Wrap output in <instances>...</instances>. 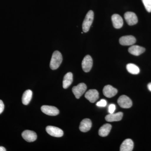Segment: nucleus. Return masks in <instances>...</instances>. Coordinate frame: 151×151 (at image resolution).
Masks as SVG:
<instances>
[{
    "label": "nucleus",
    "instance_id": "f03ea898",
    "mask_svg": "<svg viewBox=\"0 0 151 151\" xmlns=\"http://www.w3.org/2000/svg\"><path fill=\"white\" fill-rule=\"evenodd\" d=\"M94 17V12L92 10L89 11L86 14L82 24V29L84 32H87L89 31L93 22Z\"/></svg>",
    "mask_w": 151,
    "mask_h": 151
},
{
    "label": "nucleus",
    "instance_id": "ddd939ff",
    "mask_svg": "<svg viewBox=\"0 0 151 151\" xmlns=\"http://www.w3.org/2000/svg\"><path fill=\"white\" fill-rule=\"evenodd\" d=\"M123 113L119 112L116 113H110L105 116V119L108 122H119L122 120Z\"/></svg>",
    "mask_w": 151,
    "mask_h": 151
},
{
    "label": "nucleus",
    "instance_id": "20e7f679",
    "mask_svg": "<svg viewBox=\"0 0 151 151\" xmlns=\"http://www.w3.org/2000/svg\"><path fill=\"white\" fill-rule=\"evenodd\" d=\"M42 111L45 114L50 116H55L58 115L59 111L54 106L43 105L41 108Z\"/></svg>",
    "mask_w": 151,
    "mask_h": 151
},
{
    "label": "nucleus",
    "instance_id": "b1692460",
    "mask_svg": "<svg viewBox=\"0 0 151 151\" xmlns=\"http://www.w3.org/2000/svg\"><path fill=\"white\" fill-rule=\"evenodd\" d=\"M116 105L113 104H111L108 107V112L109 113H114L116 110Z\"/></svg>",
    "mask_w": 151,
    "mask_h": 151
},
{
    "label": "nucleus",
    "instance_id": "6ab92c4d",
    "mask_svg": "<svg viewBox=\"0 0 151 151\" xmlns=\"http://www.w3.org/2000/svg\"><path fill=\"white\" fill-rule=\"evenodd\" d=\"M112 126L111 124H104L99 130V134L102 137H105L108 136L111 132Z\"/></svg>",
    "mask_w": 151,
    "mask_h": 151
},
{
    "label": "nucleus",
    "instance_id": "5701e85b",
    "mask_svg": "<svg viewBox=\"0 0 151 151\" xmlns=\"http://www.w3.org/2000/svg\"><path fill=\"white\" fill-rule=\"evenodd\" d=\"M107 101L104 99L100 100V101L97 102L96 105L98 107H105L107 105Z\"/></svg>",
    "mask_w": 151,
    "mask_h": 151
},
{
    "label": "nucleus",
    "instance_id": "f257e3e1",
    "mask_svg": "<svg viewBox=\"0 0 151 151\" xmlns=\"http://www.w3.org/2000/svg\"><path fill=\"white\" fill-rule=\"evenodd\" d=\"M62 55L59 51L56 50L53 52L50 60V66L52 70H56L58 68L62 62Z\"/></svg>",
    "mask_w": 151,
    "mask_h": 151
},
{
    "label": "nucleus",
    "instance_id": "393cba45",
    "mask_svg": "<svg viewBox=\"0 0 151 151\" xmlns=\"http://www.w3.org/2000/svg\"><path fill=\"white\" fill-rule=\"evenodd\" d=\"M4 109V105L1 100H0V114L2 113Z\"/></svg>",
    "mask_w": 151,
    "mask_h": 151
},
{
    "label": "nucleus",
    "instance_id": "423d86ee",
    "mask_svg": "<svg viewBox=\"0 0 151 151\" xmlns=\"http://www.w3.org/2000/svg\"><path fill=\"white\" fill-rule=\"evenodd\" d=\"M118 103L120 107L123 108H129L132 107V102L129 97L125 95L120 96L118 99Z\"/></svg>",
    "mask_w": 151,
    "mask_h": 151
},
{
    "label": "nucleus",
    "instance_id": "6e6552de",
    "mask_svg": "<svg viewBox=\"0 0 151 151\" xmlns=\"http://www.w3.org/2000/svg\"><path fill=\"white\" fill-rule=\"evenodd\" d=\"M124 16L126 22L129 25H134L137 23V17L134 13L132 12H127L124 14Z\"/></svg>",
    "mask_w": 151,
    "mask_h": 151
},
{
    "label": "nucleus",
    "instance_id": "f8f14e48",
    "mask_svg": "<svg viewBox=\"0 0 151 151\" xmlns=\"http://www.w3.org/2000/svg\"><path fill=\"white\" fill-rule=\"evenodd\" d=\"M118 93V90L110 85L105 86L103 89V94L106 97L111 98L115 96Z\"/></svg>",
    "mask_w": 151,
    "mask_h": 151
},
{
    "label": "nucleus",
    "instance_id": "aec40b11",
    "mask_svg": "<svg viewBox=\"0 0 151 151\" xmlns=\"http://www.w3.org/2000/svg\"><path fill=\"white\" fill-rule=\"evenodd\" d=\"M32 92L31 90L28 89L25 91L22 97V102L23 104L26 105H28L32 98Z\"/></svg>",
    "mask_w": 151,
    "mask_h": 151
},
{
    "label": "nucleus",
    "instance_id": "2eb2a0df",
    "mask_svg": "<svg viewBox=\"0 0 151 151\" xmlns=\"http://www.w3.org/2000/svg\"><path fill=\"white\" fill-rule=\"evenodd\" d=\"M134 144L131 139H127L122 143L120 147L121 151H132L134 148Z\"/></svg>",
    "mask_w": 151,
    "mask_h": 151
},
{
    "label": "nucleus",
    "instance_id": "a878e982",
    "mask_svg": "<svg viewBox=\"0 0 151 151\" xmlns=\"http://www.w3.org/2000/svg\"><path fill=\"white\" fill-rule=\"evenodd\" d=\"M6 150L4 147L0 146V151H6Z\"/></svg>",
    "mask_w": 151,
    "mask_h": 151
},
{
    "label": "nucleus",
    "instance_id": "412c9836",
    "mask_svg": "<svg viewBox=\"0 0 151 151\" xmlns=\"http://www.w3.org/2000/svg\"><path fill=\"white\" fill-rule=\"evenodd\" d=\"M127 69L129 73L132 74H138L140 72L139 68L137 65L133 63H129L127 64Z\"/></svg>",
    "mask_w": 151,
    "mask_h": 151
},
{
    "label": "nucleus",
    "instance_id": "bb28decb",
    "mask_svg": "<svg viewBox=\"0 0 151 151\" xmlns=\"http://www.w3.org/2000/svg\"><path fill=\"white\" fill-rule=\"evenodd\" d=\"M148 88L149 90L151 92V83H149L148 84Z\"/></svg>",
    "mask_w": 151,
    "mask_h": 151
},
{
    "label": "nucleus",
    "instance_id": "1a4fd4ad",
    "mask_svg": "<svg viewBox=\"0 0 151 151\" xmlns=\"http://www.w3.org/2000/svg\"><path fill=\"white\" fill-rule=\"evenodd\" d=\"M22 135L25 140L29 142H34L37 138V135L35 132L30 130H25L22 132Z\"/></svg>",
    "mask_w": 151,
    "mask_h": 151
},
{
    "label": "nucleus",
    "instance_id": "f3484780",
    "mask_svg": "<svg viewBox=\"0 0 151 151\" xmlns=\"http://www.w3.org/2000/svg\"><path fill=\"white\" fill-rule=\"evenodd\" d=\"M128 50L131 54L136 56H138L145 52V49L142 47L138 46V45H132L129 48Z\"/></svg>",
    "mask_w": 151,
    "mask_h": 151
},
{
    "label": "nucleus",
    "instance_id": "39448f33",
    "mask_svg": "<svg viewBox=\"0 0 151 151\" xmlns=\"http://www.w3.org/2000/svg\"><path fill=\"white\" fill-rule=\"evenodd\" d=\"M46 131L49 134L55 137H60L63 135V131L61 129L53 126H47Z\"/></svg>",
    "mask_w": 151,
    "mask_h": 151
},
{
    "label": "nucleus",
    "instance_id": "9d476101",
    "mask_svg": "<svg viewBox=\"0 0 151 151\" xmlns=\"http://www.w3.org/2000/svg\"><path fill=\"white\" fill-rule=\"evenodd\" d=\"M85 97L90 103H95L99 98V93L96 89H90L86 92Z\"/></svg>",
    "mask_w": 151,
    "mask_h": 151
},
{
    "label": "nucleus",
    "instance_id": "a211bd4d",
    "mask_svg": "<svg viewBox=\"0 0 151 151\" xmlns=\"http://www.w3.org/2000/svg\"><path fill=\"white\" fill-rule=\"evenodd\" d=\"M73 81V74L71 72H68L64 76L63 81V86L64 89L68 88L72 84Z\"/></svg>",
    "mask_w": 151,
    "mask_h": 151
},
{
    "label": "nucleus",
    "instance_id": "9b49d317",
    "mask_svg": "<svg viewBox=\"0 0 151 151\" xmlns=\"http://www.w3.org/2000/svg\"><path fill=\"white\" fill-rule=\"evenodd\" d=\"M136 39L135 37L132 35L125 36L122 37L119 39L120 44L124 46L132 45L136 43Z\"/></svg>",
    "mask_w": 151,
    "mask_h": 151
},
{
    "label": "nucleus",
    "instance_id": "dca6fc26",
    "mask_svg": "<svg viewBox=\"0 0 151 151\" xmlns=\"http://www.w3.org/2000/svg\"><path fill=\"white\" fill-rule=\"evenodd\" d=\"M92 122L90 119H84L81 121L80 123L79 130L81 132H86L90 130L92 127Z\"/></svg>",
    "mask_w": 151,
    "mask_h": 151
},
{
    "label": "nucleus",
    "instance_id": "4468645a",
    "mask_svg": "<svg viewBox=\"0 0 151 151\" xmlns=\"http://www.w3.org/2000/svg\"><path fill=\"white\" fill-rule=\"evenodd\" d=\"M112 22L113 26L115 28L120 29L122 27L124 24V21L122 17L118 14H114L112 16Z\"/></svg>",
    "mask_w": 151,
    "mask_h": 151
},
{
    "label": "nucleus",
    "instance_id": "7ed1b4c3",
    "mask_svg": "<svg viewBox=\"0 0 151 151\" xmlns=\"http://www.w3.org/2000/svg\"><path fill=\"white\" fill-rule=\"evenodd\" d=\"M87 86L84 83H81L77 86H73L72 92L75 96L76 98L79 99L86 91Z\"/></svg>",
    "mask_w": 151,
    "mask_h": 151
},
{
    "label": "nucleus",
    "instance_id": "4be33fe9",
    "mask_svg": "<svg viewBox=\"0 0 151 151\" xmlns=\"http://www.w3.org/2000/svg\"><path fill=\"white\" fill-rule=\"evenodd\" d=\"M146 9L149 12H151V0H142Z\"/></svg>",
    "mask_w": 151,
    "mask_h": 151
},
{
    "label": "nucleus",
    "instance_id": "0eeeda50",
    "mask_svg": "<svg viewBox=\"0 0 151 151\" xmlns=\"http://www.w3.org/2000/svg\"><path fill=\"white\" fill-rule=\"evenodd\" d=\"M93 65V60L89 55H86L82 61V69L85 72H89L92 69Z\"/></svg>",
    "mask_w": 151,
    "mask_h": 151
}]
</instances>
